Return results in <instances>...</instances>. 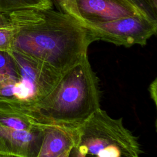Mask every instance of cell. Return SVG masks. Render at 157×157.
I'll return each instance as SVG.
<instances>
[{
  "label": "cell",
  "mask_w": 157,
  "mask_h": 157,
  "mask_svg": "<svg viewBox=\"0 0 157 157\" xmlns=\"http://www.w3.org/2000/svg\"><path fill=\"white\" fill-rule=\"evenodd\" d=\"M21 79L17 63L10 53L0 51V83H13Z\"/></svg>",
  "instance_id": "7"
},
{
  "label": "cell",
  "mask_w": 157,
  "mask_h": 157,
  "mask_svg": "<svg viewBox=\"0 0 157 157\" xmlns=\"http://www.w3.org/2000/svg\"><path fill=\"white\" fill-rule=\"evenodd\" d=\"M13 28L9 13H0V51L13 50Z\"/></svg>",
  "instance_id": "9"
},
{
  "label": "cell",
  "mask_w": 157,
  "mask_h": 157,
  "mask_svg": "<svg viewBox=\"0 0 157 157\" xmlns=\"http://www.w3.org/2000/svg\"><path fill=\"white\" fill-rule=\"evenodd\" d=\"M83 26L91 31L95 40L129 47L146 45L148 39L156 33L157 21L144 15H133Z\"/></svg>",
  "instance_id": "4"
},
{
  "label": "cell",
  "mask_w": 157,
  "mask_h": 157,
  "mask_svg": "<svg viewBox=\"0 0 157 157\" xmlns=\"http://www.w3.org/2000/svg\"><path fill=\"white\" fill-rule=\"evenodd\" d=\"M137 7L147 17L157 21L156 9L150 0H128Z\"/></svg>",
  "instance_id": "10"
},
{
  "label": "cell",
  "mask_w": 157,
  "mask_h": 157,
  "mask_svg": "<svg viewBox=\"0 0 157 157\" xmlns=\"http://www.w3.org/2000/svg\"><path fill=\"white\" fill-rule=\"evenodd\" d=\"M52 5L51 0H0V13H10L30 8L52 9Z\"/></svg>",
  "instance_id": "8"
},
{
  "label": "cell",
  "mask_w": 157,
  "mask_h": 157,
  "mask_svg": "<svg viewBox=\"0 0 157 157\" xmlns=\"http://www.w3.org/2000/svg\"><path fill=\"white\" fill-rule=\"evenodd\" d=\"M98 80L88 56L63 73L53 89L28 110L43 126L76 129L100 108Z\"/></svg>",
  "instance_id": "2"
},
{
  "label": "cell",
  "mask_w": 157,
  "mask_h": 157,
  "mask_svg": "<svg viewBox=\"0 0 157 157\" xmlns=\"http://www.w3.org/2000/svg\"><path fill=\"white\" fill-rule=\"evenodd\" d=\"M57 1L61 12L70 15L83 26L105 23L133 15L146 17L128 0H57Z\"/></svg>",
  "instance_id": "5"
},
{
  "label": "cell",
  "mask_w": 157,
  "mask_h": 157,
  "mask_svg": "<svg viewBox=\"0 0 157 157\" xmlns=\"http://www.w3.org/2000/svg\"><path fill=\"white\" fill-rule=\"evenodd\" d=\"M13 50L63 74L87 56L96 41L91 31L70 15L52 9L30 8L9 13Z\"/></svg>",
  "instance_id": "1"
},
{
  "label": "cell",
  "mask_w": 157,
  "mask_h": 157,
  "mask_svg": "<svg viewBox=\"0 0 157 157\" xmlns=\"http://www.w3.org/2000/svg\"><path fill=\"white\" fill-rule=\"evenodd\" d=\"M74 153L99 157H140L137 138L123 125L122 118L110 117L98 109L76 129Z\"/></svg>",
  "instance_id": "3"
},
{
  "label": "cell",
  "mask_w": 157,
  "mask_h": 157,
  "mask_svg": "<svg viewBox=\"0 0 157 157\" xmlns=\"http://www.w3.org/2000/svg\"><path fill=\"white\" fill-rule=\"evenodd\" d=\"M150 1H151V2H152V4H153L154 7H155L156 9H157V0H150Z\"/></svg>",
  "instance_id": "12"
},
{
  "label": "cell",
  "mask_w": 157,
  "mask_h": 157,
  "mask_svg": "<svg viewBox=\"0 0 157 157\" xmlns=\"http://www.w3.org/2000/svg\"><path fill=\"white\" fill-rule=\"evenodd\" d=\"M69 157H94V156H91V155H77V154H75V153H74V152H72V151H71V150L70 153H69Z\"/></svg>",
  "instance_id": "11"
},
{
  "label": "cell",
  "mask_w": 157,
  "mask_h": 157,
  "mask_svg": "<svg viewBox=\"0 0 157 157\" xmlns=\"http://www.w3.org/2000/svg\"><path fill=\"white\" fill-rule=\"evenodd\" d=\"M46 126L17 130L0 125V137L5 139L11 152L19 157H37L40 150Z\"/></svg>",
  "instance_id": "6"
}]
</instances>
